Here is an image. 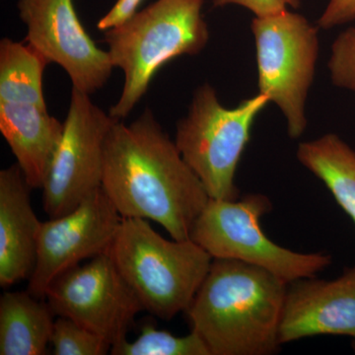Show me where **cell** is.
<instances>
[{"label": "cell", "mask_w": 355, "mask_h": 355, "mask_svg": "<svg viewBox=\"0 0 355 355\" xmlns=\"http://www.w3.org/2000/svg\"><path fill=\"white\" fill-rule=\"evenodd\" d=\"M102 188L123 218L155 221L172 239H191L209 200L196 173L150 109L116 120L105 144Z\"/></svg>", "instance_id": "1"}, {"label": "cell", "mask_w": 355, "mask_h": 355, "mask_svg": "<svg viewBox=\"0 0 355 355\" xmlns=\"http://www.w3.org/2000/svg\"><path fill=\"white\" fill-rule=\"evenodd\" d=\"M288 284L259 266L214 259L187 309L210 355H270L279 336Z\"/></svg>", "instance_id": "2"}, {"label": "cell", "mask_w": 355, "mask_h": 355, "mask_svg": "<svg viewBox=\"0 0 355 355\" xmlns=\"http://www.w3.org/2000/svg\"><path fill=\"white\" fill-rule=\"evenodd\" d=\"M205 0H156L125 24L105 32L114 69L125 74L118 102L109 114L123 121L148 90L159 69L182 55H197L209 41Z\"/></svg>", "instance_id": "3"}, {"label": "cell", "mask_w": 355, "mask_h": 355, "mask_svg": "<svg viewBox=\"0 0 355 355\" xmlns=\"http://www.w3.org/2000/svg\"><path fill=\"white\" fill-rule=\"evenodd\" d=\"M108 253L144 311L164 321L186 312L214 261L191 239L167 240L146 219L123 217Z\"/></svg>", "instance_id": "4"}, {"label": "cell", "mask_w": 355, "mask_h": 355, "mask_svg": "<svg viewBox=\"0 0 355 355\" xmlns=\"http://www.w3.org/2000/svg\"><path fill=\"white\" fill-rule=\"evenodd\" d=\"M268 103L258 93L235 108H226L214 86L205 83L196 89L188 114L177 123L174 140L210 198H240L236 171L251 139L254 120Z\"/></svg>", "instance_id": "5"}, {"label": "cell", "mask_w": 355, "mask_h": 355, "mask_svg": "<svg viewBox=\"0 0 355 355\" xmlns=\"http://www.w3.org/2000/svg\"><path fill=\"white\" fill-rule=\"evenodd\" d=\"M272 209L270 198L248 193L236 200L209 198L198 217L191 239L214 259H230L263 268L287 284L316 277L331 263L330 254L298 253L280 247L261 227Z\"/></svg>", "instance_id": "6"}, {"label": "cell", "mask_w": 355, "mask_h": 355, "mask_svg": "<svg viewBox=\"0 0 355 355\" xmlns=\"http://www.w3.org/2000/svg\"><path fill=\"white\" fill-rule=\"evenodd\" d=\"M259 94L275 103L286 121L287 135L297 139L308 125L306 104L319 58V27L305 16L284 12L254 17Z\"/></svg>", "instance_id": "7"}, {"label": "cell", "mask_w": 355, "mask_h": 355, "mask_svg": "<svg viewBox=\"0 0 355 355\" xmlns=\"http://www.w3.org/2000/svg\"><path fill=\"white\" fill-rule=\"evenodd\" d=\"M90 96L72 87L64 132L42 188L50 218L69 214L102 188L105 144L116 120Z\"/></svg>", "instance_id": "8"}, {"label": "cell", "mask_w": 355, "mask_h": 355, "mask_svg": "<svg viewBox=\"0 0 355 355\" xmlns=\"http://www.w3.org/2000/svg\"><path fill=\"white\" fill-rule=\"evenodd\" d=\"M46 300L55 316L73 320L111 345L127 338L135 317L144 311L108 252L58 275Z\"/></svg>", "instance_id": "9"}, {"label": "cell", "mask_w": 355, "mask_h": 355, "mask_svg": "<svg viewBox=\"0 0 355 355\" xmlns=\"http://www.w3.org/2000/svg\"><path fill=\"white\" fill-rule=\"evenodd\" d=\"M121 219L100 188L69 214L42 222L36 265L27 291L35 297L46 299L49 286L58 275L85 259L108 252Z\"/></svg>", "instance_id": "10"}, {"label": "cell", "mask_w": 355, "mask_h": 355, "mask_svg": "<svg viewBox=\"0 0 355 355\" xmlns=\"http://www.w3.org/2000/svg\"><path fill=\"white\" fill-rule=\"evenodd\" d=\"M26 43L62 67L72 87L92 95L108 83L113 64L84 29L73 0H18Z\"/></svg>", "instance_id": "11"}, {"label": "cell", "mask_w": 355, "mask_h": 355, "mask_svg": "<svg viewBox=\"0 0 355 355\" xmlns=\"http://www.w3.org/2000/svg\"><path fill=\"white\" fill-rule=\"evenodd\" d=\"M329 335L355 340V266L336 279L305 277L287 286L280 345Z\"/></svg>", "instance_id": "12"}, {"label": "cell", "mask_w": 355, "mask_h": 355, "mask_svg": "<svg viewBox=\"0 0 355 355\" xmlns=\"http://www.w3.org/2000/svg\"><path fill=\"white\" fill-rule=\"evenodd\" d=\"M31 187L16 163L0 171V286L29 279L37 261L42 222L32 207Z\"/></svg>", "instance_id": "13"}, {"label": "cell", "mask_w": 355, "mask_h": 355, "mask_svg": "<svg viewBox=\"0 0 355 355\" xmlns=\"http://www.w3.org/2000/svg\"><path fill=\"white\" fill-rule=\"evenodd\" d=\"M0 132L32 190L43 188L64 123L51 116L48 109L0 102Z\"/></svg>", "instance_id": "14"}, {"label": "cell", "mask_w": 355, "mask_h": 355, "mask_svg": "<svg viewBox=\"0 0 355 355\" xmlns=\"http://www.w3.org/2000/svg\"><path fill=\"white\" fill-rule=\"evenodd\" d=\"M53 316L46 299L28 291L4 292L0 297V355L46 354Z\"/></svg>", "instance_id": "15"}, {"label": "cell", "mask_w": 355, "mask_h": 355, "mask_svg": "<svg viewBox=\"0 0 355 355\" xmlns=\"http://www.w3.org/2000/svg\"><path fill=\"white\" fill-rule=\"evenodd\" d=\"M299 163L321 180L355 224V151L335 133L301 142Z\"/></svg>", "instance_id": "16"}, {"label": "cell", "mask_w": 355, "mask_h": 355, "mask_svg": "<svg viewBox=\"0 0 355 355\" xmlns=\"http://www.w3.org/2000/svg\"><path fill=\"white\" fill-rule=\"evenodd\" d=\"M41 51L28 43L0 41V102L30 104L46 109L43 76L50 64Z\"/></svg>", "instance_id": "17"}, {"label": "cell", "mask_w": 355, "mask_h": 355, "mask_svg": "<svg viewBox=\"0 0 355 355\" xmlns=\"http://www.w3.org/2000/svg\"><path fill=\"white\" fill-rule=\"evenodd\" d=\"M112 355H210L207 345L193 331L178 336L169 331L156 330L150 324L141 329L137 340L128 338L112 345Z\"/></svg>", "instance_id": "18"}, {"label": "cell", "mask_w": 355, "mask_h": 355, "mask_svg": "<svg viewBox=\"0 0 355 355\" xmlns=\"http://www.w3.org/2000/svg\"><path fill=\"white\" fill-rule=\"evenodd\" d=\"M50 343L55 355H105L112 347L97 334L60 316L53 323Z\"/></svg>", "instance_id": "19"}, {"label": "cell", "mask_w": 355, "mask_h": 355, "mask_svg": "<svg viewBox=\"0 0 355 355\" xmlns=\"http://www.w3.org/2000/svg\"><path fill=\"white\" fill-rule=\"evenodd\" d=\"M331 83L355 95V27H349L331 44L328 62Z\"/></svg>", "instance_id": "20"}, {"label": "cell", "mask_w": 355, "mask_h": 355, "mask_svg": "<svg viewBox=\"0 0 355 355\" xmlns=\"http://www.w3.org/2000/svg\"><path fill=\"white\" fill-rule=\"evenodd\" d=\"M214 7L239 6L254 13V17H268L300 7V0H212Z\"/></svg>", "instance_id": "21"}, {"label": "cell", "mask_w": 355, "mask_h": 355, "mask_svg": "<svg viewBox=\"0 0 355 355\" xmlns=\"http://www.w3.org/2000/svg\"><path fill=\"white\" fill-rule=\"evenodd\" d=\"M355 21V0H329L318 19V27L331 30Z\"/></svg>", "instance_id": "22"}, {"label": "cell", "mask_w": 355, "mask_h": 355, "mask_svg": "<svg viewBox=\"0 0 355 355\" xmlns=\"http://www.w3.org/2000/svg\"><path fill=\"white\" fill-rule=\"evenodd\" d=\"M144 0H116L108 12L97 23L98 30L106 32L125 24L139 12V7Z\"/></svg>", "instance_id": "23"}, {"label": "cell", "mask_w": 355, "mask_h": 355, "mask_svg": "<svg viewBox=\"0 0 355 355\" xmlns=\"http://www.w3.org/2000/svg\"><path fill=\"white\" fill-rule=\"evenodd\" d=\"M352 347H354V352H355V340H354V345H352Z\"/></svg>", "instance_id": "24"}]
</instances>
